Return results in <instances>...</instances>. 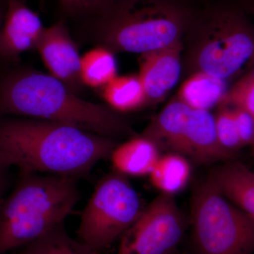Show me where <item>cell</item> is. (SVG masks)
I'll use <instances>...</instances> for the list:
<instances>
[{"mask_svg":"<svg viewBox=\"0 0 254 254\" xmlns=\"http://www.w3.org/2000/svg\"><path fill=\"white\" fill-rule=\"evenodd\" d=\"M160 155L158 147L141 135L117 144L109 158L115 171L128 177H143L150 175Z\"/></svg>","mask_w":254,"mask_h":254,"instance_id":"9a60e30c","label":"cell"},{"mask_svg":"<svg viewBox=\"0 0 254 254\" xmlns=\"http://www.w3.org/2000/svg\"><path fill=\"white\" fill-rule=\"evenodd\" d=\"M46 28L39 16L21 0H7L0 30V58L14 60L36 50Z\"/></svg>","mask_w":254,"mask_h":254,"instance_id":"30bf717a","label":"cell"},{"mask_svg":"<svg viewBox=\"0 0 254 254\" xmlns=\"http://www.w3.org/2000/svg\"><path fill=\"white\" fill-rule=\"evenodd\" d=\"M118 64L113 52L98 46L81 57V76L84 86L102 88L118 75Z\"/></svg>","mask_w":254,"mask_h":254,"instance_id":"d6986e66","label":"cell"},{"mask_svg":"<svg viewBox=\"0 0 254 254\" xmlns=\"http://www.w3.org/2000/svg\"><path fill=\"white\" fill-rule=\"evenodd\" d=\"M252 146H253V154H254V141L253 144H252Z\"/></svg>","mask_w":254,"mask_h":254,"instance_id":"f1b7e54d","label":"cell"},{"mask_svg":"<svg viewBox=\"0 0 254 254\" xmlns=\"http://www.w3.org/2000/svg\"><path fill=\"white\" fill-rule=\"evenodd\" d=\"M241 1H247V0H240Z\"/></svg>","mask_w":254,"mask_h":254,"instance_id":"f546056e","label":"cell"},{"mask_svg":"<svg viewBox=\"0 0 254 254\" xmlns=\"http://www.w3.org/2000/svg\"><path fill=\"white\" fill-rule=\"evenodd\" d=\"M246 9L250 16L254 18V0H250L246 4Z\"/></svg>","mask_w":254,"mask_h":254,"instance_id":"484cf974","label":"cell"},{"mask_svg":"<svg viewBox=\"0 0 254 254\" xmlns=\"http://www.w3.org/2000/svg\"><path fill=\"white\" fill-rule=\"evenodd\" d=\"M182 155L205 165L226 161L235 155L225 150L219 141L214 115L206 110H192Z\"/></svg>","mask_w":254,"mask_h":254,"instance_id":"7c38bea8","label":"cell"},{"mask_svg":"<svg viewBox=\"0 0 254 254\" xmlns=\"http://www.w3.org/2000/svg\"><path fill=\"white\" fill-rule=\"evenodd\" d=\"M19 254H91L89 250L73 239L65 230L64 225L29 245Z\"/></svg>","mask_w":254,"mask_h":254,"instance_id":"ffe728a7","label":"cell"},{"mask_svg":"<svg viewBox=\"0 0 254 254\" xmlns=\"http://www.w3.org/2000/svg\"><path fill=\"white\" fill-rule=\"evenodd\" d=\"M95 13L99 46L141 55L182 41L195 14L185 0H105Z\"/></svg>","mask_w":254,"mask_h":254,"instance_id":"3957f363","label":"cell"},{"mask_svg":"<svg viewBox=\"0 0 254 254\" xmlns=\"http://www.w3.org/2000/svg\"><path fill=\"white\" fill-rule=\"evenodd\" d=\"M190 226L198 254H253L254 223L208 177L193 189Z\"/></svg>","mask_w":254,"mask_h":254,"instance_id":"8992f818","label":"cell"},{"mask_svg":"<svg viewBox=\"0 0 254 254\" xmlns=\"http://www.w3.org/2000/svg\"><path fill=\"white\" fill-rule=\"evenodd\" d=\"M191 168L188 159L178 153L160 155L148 176L152 185L161 193L175 195L190 182Z\"/></svg>","mask_w":254,"mask_h":254,"instance_id":"e0dca14e","label":"cell"},{"mask_svg":"<svg viewBox=\"0 0 254 254\" xmlns=\"http://www.w3.org/2000/svg\"><path fill=\"white\" fill-rule=\"evenodd\" d=\"M76 178L21 172L0 203V254L29 245L60 225L79 198Z\"/></svg>","mask_w":254,"mask_h":254,"instance_id":"5b68a950","label":"cell"},{"mask_svg":"<svg viewBox=\"0 0 254 254\" xmlns=\"http://www.w3.org/2000/svg\"><path fill=\"white\" fill-rule=\"evenodd\" d=\"M228 89L224 80L197 72L190 74L182 83L177 98L192 110L210 111L221 105Z\"/></svg>","mask_w":254,"mask_h":254,"instance_id":"2e32d148","label":"cell"},{"mask_svg":"<svg viewBox=\"0 0 254 254\" xmlns=\"http://www.w3.org/2000/svg\"><path fill=\"white\" fill-rule=\"evenodd\" d=\"M36 50L49 74L78 95L85 86L81 76V57L66 25L61 21L46 28Z\"/></svg>","mask_w":254,"mask_h":254,"instance_id":"9c48e42d","label":"cell"},{"mask_svg":"<svg viewBox=\"0 0 254 254\" xmlns=\"http://www.w3.org/2000/svg\"><path fill=\"white\" fill-rule=\"evenodd\" d=\"M186 34L184 63L190 75L226 81L254 69V23L240 5L218 3L195 12Z\"/></svg>","mask_w":254,"mask_h":254,"instance_id":"277c9868","label":"cell"},{"mask_svg":"<svg viewBox=\"0 0 254 254\" xmlns=\"http://www.w3.org/2000/svg\"><path fill=\"white\" fill-rule=\"evenodd\" d=\"M117 143L63 124L32 118L0 120V167L77 178L109 158Z\"/></svg>","mask_w":254,"mask_h":254,"instance_id":"6da1fadb","label":"cell"},{"mask_svg":"<svg viewBox=\"0 0 254 254\" xmlns=\"http://www.w3.org/2000/svg\"><path fill=\"white\" fill-rule=\"evenodd\" d=\"M191 110L182 100L175 98L152 120L142 136L153 141L160 151L164 150L182 155Z\"/></svg>","mask_w":254,"mask_h":254,"instance_id":"4fadbf2b","label":"cell"},{"mask_svg":"<svg viewBox=\"0 0 254 254\" xmlns=\"http://www.w3.org/2000/svg\"><path fill=\"white\" fill-rule=\"evenodd\" d=\"M209 177L227 200L254 223V171L239 162L213 169Z\"/></svg>","mask_w":254,"mask_h":254,"instance_id":"5bb4252c","label":"cell"},{"mask_svg":"<svg viewBox=\"0 0 254 254\" xmlns=\"http://www.w3.org/2000/svg\"><path fill=\"white\" fill-rule=\"evenodd\" d=\"M187 228L175 195L160 193L120 238L117 254H175Z\"/></svg>","mask_w":254,"mask_h":254,"instance_id":"ba28073f","label":"cell"},{"mask_svg":"<svg viewBox=\"0 0 254 254\" xmlns=\"http://www.w3.org/2000/svg\"><path fill=\"white\" fill-rule=\"evenodd\" d=\"M105 0H66L64 6L77 12H95Z\"/></svg>","mask_w":254,"mask_h":254,"instance_id":"cb8c5ba5","label":"cell"},{"mask_svg":"<svg viewBox=\"0 0 254 254\" xmlns=\"http://www.w3.org/2000/svg\"><path fill=\"white\" fill-rule=\"evenodd\" d=\"M219 107L218 113L214 116L219 141L225 150L235 155L243 146L239 137L232 108L226 105Z\"/></svg>","mask_w":254,"mask_h":254,"instance_id":"7402d4cb","label":"cell"},{"mask_svg":"<svg viewBox=\"0 0 254 254\" xmlns=\"http://www.w3.org/2000/svg\"><path fill=\"white\" fill-rule=\"evenodd\" d=\"M0 114L63 124L100 136H131L129 124L108 105L82 99L50 74L18 68L0 78Z\"/></svg>","mask_w":254,"mask_h":254,"instance_id":"7a4b0ae2","label":"cell"},{"mask_svg":"<svg viewBox=\"0 0 254 254\" xmlns=\"http://www.w3.org/2000/svg\"><path fill=\"white\" fill-rule=\"evenodd\" d=\"M202 1H205V0H202Z\"/></svg>","mask_w":254,"mask_h":254,"instance_id":"4dcf8cb0","label":"cell"},{"mask_svg":"<svg viewBox=\"0 0 254 254\" xmlns=\"http://www.w3.org/2000/svg\"><path fill=\"white\" fill-rule=\"evenodd\" d=\"M221 105L242 108L254 118V69L238 78L229 88Z\"/></svg>","mask_w":254,"mask_h":254,"instance_id":"44dd1931","label":"cell"},{"mask_svg":"<svg viewBox=\"0 0 254 254\" xmlns=\"http://www.w3.org/2000/svg\"><path fill=\"white\" fill-rule=\"evenodd\" d=\"M182 41L141 55L139 76L148 103L163 99L177 84L182 68Z\"/></svg>","mask_w":254,"mask_h":254,"instance_id":"8fae6325","label":"cell"},{"mask_svg":"<svg viewBox=\"0 0 254 254\" xmlns=\"http://www.w3.org/2000/svg\"><path fill=\"white\" fill-rule=\"evenodd\" d=\"M60 1H61L62 4L64 5L65 3H66V0H60Z\"/></svg>","mask_w":254,"mask_h":254,"instance_id":"83f0119b","label":"cell"},{"mask_svg":"<svg viewBox=\"0 0 254 254\" xmlns=\"http://www.w3.org/2000/svg\"><path fill=\"white\" fill-rule=\"evenodd\" d=\"M100 90L108 106L119 113L134 111L148 103L138 75L117 76Z\"/></svg>","mask_w":254,"mask_h":254,"instance_id":"ac0fdd59","label":"cell"},{"mask_svg":"<svg viewBox=\"0 0 254 254\" xmlns=\"http://www.w3.org/2000/svg\"><path fill=\"white\" fill-rule=\"evenodd\" d=\"M143 209L128 177L113 170L95 186L81 214L76 240L91 254L104 253L120 240Z\"/></svg>","mask_w":254,"mask_h":254,"instance_id":"52a82bcc","label":"cell"},{"mask_svg":"<svg viewBox=\"0 0 254 254\" xmlns=\"http://www.w3.org/2000/svg\"><path fill=\"white\" fill-rule=\"evenodd\" d=\"M231 108L242 146L252 145L254 141V117L242 108Z\"/></svg>","mask_w":254,"mask_h":254,"instance_id":"603a6c76","label":"cell"},{"mask_svg":"<svg viewBox=\"0 0 254 254\" xmlns=\"http://www.w3.org/2000/svg\"><path fill=\"white\" fill-rule=\"evenodd\" d=\"M3 20H4V18L1 16V13H0V30H1V26H2Z\"/></svg>","mask_w":254,"mask_h":254,"instance_id":"4316f807","label":"cell"},{"mask_svg":"<svg viewBox=\"0 0 254 254\" xmlns=\"http://www.w3.org/2000/svg\"><path fill=\"white\" fill-rule=\"evenodd\" d=\"M9 169L0 167V203L2 200L3 194L8 182Z\"/></svg>","mask_w":254,"mask_h":254,"instance_id":"d4e9b609","label":"cell"}]
</instances>
